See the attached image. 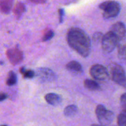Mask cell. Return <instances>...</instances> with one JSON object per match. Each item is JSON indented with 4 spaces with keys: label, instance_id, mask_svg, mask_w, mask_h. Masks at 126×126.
<instances>
[{
    "label": "cell",
    "instance_id": "e0dca14e",
    "mask_svg": "<svg viewBox=\"0 0 126 126\" xmlns=\"http://www.w3.org/2000/svg\"><path fill=\"white\" fill-rule=\"evenodd\" d=\"M17 81V78H16V75L13 72H10L8 74V77L7 79V85L8 86H13L14 84L16 83Z\"/></svg>",
    "mask_w": 126,
    "mask_h": 126
},
{
    "label": "cell",
    "instance_id": "ac0fdd59",
    "mask_svg": "<svg viewBox=\"0 0 126 126\" xmlns=\"http://www.w3.org/2000/svg\"><path fill=\"white\" fill-rule=\"evenodd\" d=\"M20 72L23 75L24 78H32L35 76V72L30 69H26L24 67L20 69Z\"/></svg>",
    "mask_w": 126,
    "mask_h": 126
},
{
    "label": "cell",
    "instance_id": "ba28073f",
    "mask_svg": "<svg viewBox=\"0 0 126 126\" xmlns=\"http://www.w3.org/2000/svg\"><path fill=\"white\" fill-rule=\"evenodd\" d=\"M7 57L12 64L16 65L21 62L23 59V53L17 48H12L7 51Z\"/></svg>",
    "mask_w": 126,
    "mask_h": 126
},
{
    "label": "cell",
    "instance_id": "7c38bea8",
    "mask_svg": "<svg viewBox=\"0 0 126 126\" xmlns=\"http://www.w3.org/2000/svg\"><path fill=\"white\" fill-rule=\"evenodd\" d=\"M13 6V0H0V10L4 13H8Z\"/></svg>",
    "mask_w": 126,
    "mask_h": 126
},
{
    "label": "cell",
    "instance_id": "7a4b0ae2",
    "mask_svg": "<svg viewBox=\"0 0 126 126\" xmlns=\"http://www.w3.org/2000/svg\"><path fill=\"white\" fill-rule=\"evenodd\" d=\"M95 113L100 125L102 126H109L114 120V114L111 111L106 110L105 106L103 105H99L97 106Z\"/></svg>",
    "mask_w": 126,
    "mask_h": 126
},
{
    "label": "cell",
    "instance_id": "d6986e66",
    "mask_svg": "<svg viewBox=\"0 0 126 126\" xmlns=\"http://www.w3.org/2000/svg\"><path fill=\"white\" fill-rule=\"evenodd\" d=\"M117 123L119 126H126V111H123L121 113L117 118Z\"/></svg>",
    "mask_w": 126,
    "mask_h": 126
},
{
    "label": "cell",
    "instance_id": "9c48e42d",
    "mask_svg": "<svg viewBox=\"0 0 126 126\" xmlns=\"http://www.w3.org/2000/svg\"><path fill=\"white\" fill-rule=\"evenodd\" d=\"M111 31L117 38L118 43L126 41V27L123 23L117 22L112 26Z\"/></svg>",
    "mask_w": 126,
    "mask_h": 126
},
{
    "label": "cell",
    "instance_id": "2e32d148",
    "mask_svg": "<svg viewBox=\"0 0 126 126\" xmlns=\"http://www.w3.org/2000/svg\"><path fill=\"white\" fill-rule=\"evenodd\" d=\"M78 111V108L75 105H70L65 108L64 109V114L66 117H72L74 116Z\"/></svg>",
    "mask_w": 126,
    "mask_h": 126
},
{
    "label": "cell",
    "instance_id": "cb8c5ba5",
    "mask_svg": "<svg viewBox=\"0 0 126 126\" xmlns=\"http://www.w3.org/2000/svg\"><path fill=\"white\" fill-rule=\"evenodd\" d=\"M30 1L35 3V4H43L47 0H30Z\"/></svg>",
    "mask_w": 126,
    "mask_h": 126
},
{
    "label": "cell",
    "instance_id": "484cf974",
    "mask_svg": "<svg viewBox=\"0 0 126 126\" xmlns=\"http://www.w3.org/2000/svg\"></svg>",
    "mask_w": 126,
    "mask_h": 126
},
{
    "label": "cell",
    "instance_id": "8fae6325",
    "mask_svg": "<svg viewBox=\"0 0 126 126\" xmlns=\"http://www.w3.org/2000/svg\"><path fill=\"white\" fill-rule=\"evenodd\" d=\"M66 69L72 73L79 74L82 72L83 69L81 65L77 61H70L66 65Z\"/></svg>",
    "mask_w": 126,
    "mask_h": 126
},
{
    "label": "cell",
    "instance_id": "d4e9b609",
    "mask_svg": "<svg viewBox=\"0 0 126 126\" xmlns=\"http://www.w3.org/2000/svg\"><path fill=\"white\" fill-rule=\"evenodd\" d=\"M91 126H102V125H96V124H94V125H92Z\"/></svg>",
    "mask_w": 126,
    "mask_h": 126
},
{
    "label": "cell",
    "instance_id": "ffe728a7",
    "mask_svg": "<svg viewBox=\"0 0 126 126\" xmlns=\"http://www.w3.org/2000/svg\"><path fill=\"white\" fill-rule=\"evenodd\" d=\"M54 36V32L51 30H47L43 35V38H42V41H49L50 40L52 37Z\"/></svg>",
    "mask_w": 126,
    "mask_h": 126
},
{
    "label": "cell",
    "instance_id": "7402d4cb",
    "mask_svg": "<svg viewBox=\"0 0 126 126\" xmlns=\"http://www.w3.org/2000/svg\"><path fill=\"white\" fill-rule=\"evenodd\" d=\"M120 100H121V103L123 104V109H124V111H126V94H123L120 98Z\"/></svg>",
    "mask_w": 126,
    "mask_h": 126
},
{
    "label": "cell",
    "instance_id": "6da1fadb",
    "mask_svg": "<svg viewBox=\"0 0 126 126\" xmlns=\"http://www.w3.org/2000/svg\"><path fill=\"white\" fill-rule=\"evenodd\" d=\"M69 45L79 55L86 58L91 50V41L89 36L79 28H72L67 34Z\"/></svg>",
    "mask_w": 126,
    "mask_h": 126
},
{
    "label": "cell",
    "instance_id": "44dd1931",
    "mask_svg": "<svg viewBox=\"0 0 126 126\" xmlns=\"http://www.w3.org/2000/svg\"><path fill=\"white\" fill-rule=\"evenodd\" d=\"M103 35V33H101V32H95V33L94 34V35H93V39H94V41H100V40L102 39Z\"/></svg>",
    "mask_w": 126,
    "mask_h": 126
},
{
    "label": "cell",
    "instance_id": "4fadbf2b",
    "mask_svg": "<svg viewBox=\"0 0 126 126\" xmlns=\"http://www.w3.org/2000/svg\"><path fill=\"white\" fill-rule=\"evenodd\" d=\"M25 11V6L23 3L21 2H17L13 8V13L16 15V17L19 18L21 16V15L24 13Z\"/></svg>",
    "mask_w": 126,
    "mask_h": 126
},
{
    "label": "cell",
    "instance_id": "5bb4252c",
    "mask_svg": "<svg viewBox=\"0 0 126 126\" xmlns=\"http://www.w3.org/2000/svg\"><path fill=\"white\" fill-rule=\"evenodd\" d=\"M84 86L86 88L92 91H96L100 89V86L97 82L92 80H89V79L84 81Z\"/></svg>",
    "mask_w": 126,
    "mask_h": 126
},
{
    "label": "cell",
    "instance_id": "30bf717a",
    "mask_svg": "<svg viewBox=\"0 0 126 126\" xmlns=\"http://www.w3.org/2000/svg\"><path fill=\"white\" fill-rule=\"evenodd\" d=\"M45 100L49 104H50L52 106H58L62 101L61 97L59 95L54 94V93H49V94H46Z\"/></svg>",
    "mask_w": 126,
    "mask_h": 126
},
{
    "label": "cell",
    "instance_id": "277c9868",
    "mask_svg": "<svg viewBox=\"0 0 126 126\" xmlns=\"http://www.w3.org/2000/svg\"><path fill=\"white\" fill-rule=\"evenodd\" d=\"M101 41L103 50L107 53L111 52L118 44V39L111 31L103 35Z\"/></svg>",
    "mask_w": 126,
    "mask_h": 126
},
{
    "label": "cell",
    "instance_id": "603a6c76",
    "mask_svg": "<svg viewBox=\"0 0 126 126\" xmlns=\"http://www.w3.org/2000/svg\"><path fill=\"white\" fill-rule=\"evenodd\" d=\"M7 98V94L3 93V92L0 93V102H1V101H3V100H6Z\"/></svg>",
    "mask_w": 126,
    "mask_h": 126
},
{
    "label": "cell",
    "instance_id": "8992f818",
    "mask_svg": "<svg viewBox=\"0 0 126 126\" xmlns=\"http://www.w3.org/2000/svg\"><path fill=\"white\" fill-rule=\"evenodd\" d=\"M92 77L97 80H106L109 77V72L107 69L100 64H94L90 69Z\"/></svg>",
    "mask_w": 126,
    "mask_h": 126
},
{
    "label": "cell",
    "instance_id": "3957f363",
    "mask_svg": "<svg viewBox=\"0 0 126 126\" xmlns=\"http://www.w3.org/2000/svg\"><path fill=\"white\" fill-rule=\"evenodd\" d=\"M100 8L103 10V16L106 18H113L117 16L120 10L118 2L114 1H106L100 5Z\"/></svg>",
    "mask_w": 126,
    "mask_h": 126
},
{
    "label": "cell",
    "instance_id": "9a60e30c",
    "mask_svg": "<svg viewBox=\"0 0 126 126\" xmlns=\"http://www.w3.org/2000/svg\"><path fill=\"white\" fill-rule=\"evenodd\" d=\"M126 41L118 43V55L120 59L124 60L126 58Z\"/></svg>",
    "mask_w": 126,
    "mask_h": 126
},
{
    "label": "cell",
    "instance_id": "52a82bcc",
    "mask_svg": "<svg viewBox=\"0 0 126 126\" xmlns=\"http://www.w3.org/2000/svg\"><path fill=\"white\" fill-rule=\"evenodd\" d=\"M37 78L41 82H52L56 79L55 74L49 69L47 68H39L37 69L36 74Z\"/></svg>",
    "mask_w": 126,
    "mask_h": 126
},
{
    "label": "cell",
    "instance_id": "5b68a950",
    "mask_svg": "<svg viewBox=\"0 0 126 126\" xmlns=\"http://www.w3.org/2000/svg\"><path fill=\"white\" fill-rule=\"evenodd\" d=\"M110 73L112 80L117 84L126 86V73L123 68L118 64H112L110 66Z\"/></svg>",
    "mask_w": 126,
    "mask_h": 126
}]
</instances>
